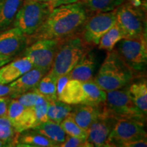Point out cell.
<instances>
[{
	"label": "cell",
	"mask_w": 147,
	"mask_h": 147,
	"mask_svg": "<svg viewBox=\"0 0 147 147\" xmlns=\"http://www.w3.org/2000/svg\"><path fill=\"white\" fill-rule=\"evenodd\" d=\"M57 78L48 72L40 79L33 90L48 101L57 100Z\"/></svg>",
	"instance_id": "obj_24"
},
{
	"label": "cell",
	"mask_w": 147,
	"mask_h": 147,
	"mask_svg": "<svg viewBox=\"0 0 147 147\" xmlns=\"http://www.w3.org/2000/svg\"><path fill=\"white\" fill-rule=\"evenodd\" d=\"M69 79L70 78H69L68 74L62 75V76L58 77L57 80V96Z\"/></svg>",
	"instance_id": "obj_35"
},
{
	"label": "cell",
	"mask_w": 147,
	"mask_h": 147,
	"mask_svg": "<svg viewBox=\"0 0 147 147\" xmlns=\"http://www.w3.org/2000/svg\"><path fill=\"white\" fill-rule=\"evenodd\" d=\"M47 3L38 0H24L20 7L14 27L21 30L27 37L34 34L51 12Z\"/></svg>",
	"instance_id": "obj_6"
},
{
	"label": "cell",
	"mask_w": 147,
	"mask_h": 147,
	"mask_svg": "<svg viewBox=\"0 0 147 147\" xmlns=\"http://www.w3.org/2000/svg\"><path fill=\"white\" fill-rule=\"evenodd\" d=\"M128 88L129 93L136 106L145 115L147 113V83L145 78L134 82Z\"/></svg>",
	"instance_id": "obj_22"
},
{
	"label": "cell",
	"mask_w": 147,
	"mask_h": 147,
	"mask_svg": "<svg viewBox=\"0 0 147 147\" xmlns=\"http://www.w3.org/2000/svg\"><path fill=\"white\" fill-rule=\"evenodd\" d=\"M12 95V89L9 84H3L0 83V97H10Z\"/></svg>",
	"instance_id": "obj_36"
},
{
	"label": "cell",
	"mask_w": 147,
	"mask_h": 147,
	"mask_svg": "<svg viewBox=\"0 0 147 147\" xmlns=\"http://www.w3.org/2000/svg\"><path fill=\"white\" fill-rule=\"evenodd\" d=\"M24 0H0V32L11 28Z\"/></svg>",
	"instance_id": "obj_19"
},
{
	"label": "cell",
	"mask_w": 147,
	"mask_h": 147,
	"mask_svg": "<svg viewBox=\"0 0 147 147\" xmlns=\"http://www.w3.org/2000/svg\"><path fill=\"white\" fill-rule=\"evenodd\" d=\"M12 60V59L0 54V67H2L3 65H5V64L9 63V62H10Z\"/></svg>",
	"instance_id": "obj_37"
},
{
	"label": "cell",
	"mask_w": 147,
	"mask_h": 147,
	"mask_svg": "<svg viewBox=\"0 0 147 147\" xmlns=\"http://www.w3.org/2000/svg\"><path fill=\"white\" fill-rule=\"evenodd\" d=\"M72 105L65 104L59 100L49 101L47 116L48 119L60 124L61 122L68 117Z\"/></svg>",
	"instance_id": "obj_26"
},
{
	"label": "cell",
	"mask_w": 147,
	"mask_h": 147,
	"mask_svg": "<svg viewBox=\"0 0 147 147\" xmlns=\"http://www.w3.org/2000/svg\"><path fill=\"white\" fill-rule=\"evenodd\" d=\"M61 40L58 39L36 40L25 49L24 57L30 60L33 67L39 69L47 74L52 66Z\"/></svg>",
	"instance_id": "obj_9"
},
{
	"label": "cell",
	"mask_w": 147,
	"mask_h": 147,
	"mask_svg": "<svg viewBox=\"0 0 147 147\" xmlns=\"http://www.w3.org/2000/svg\"><path fill=\"white\" fill-rule=\"evenodd\" d=\"M32 68V62L26 57L11 61L0 67V83L10 84Z\"/></svg>",
	"instance_id": "obj_15"
},
{
	"label": "cell",
	"mask_w": 147,
	"mask_h": 147,
	"mask_svg": "<svg viewBox=\"0 0 147 147\" xmlns=\"http://www.w3.org/2000/svg\"><path fill=\"white\" fill-rule=\"evenodd\" d=\"M102 111L110 118L135 119L144 122L146 115L136 106L129 93L127 86L106 92V100L102 106Z\"/></svg>",
	"instance_id": "obj_5"
},
{
	"label": "cell",
	"mask_w": 147,
	"mask_h": 147,
	"mask_svg": "<svg viewBox=\"0 0 147 147\" xmlns=\"http://www.w3.org/2000/svg\"><path fill=\"white\" fill-rule=\"evenodd\" d=\"M60 125L67 136L80 139L87 140L88 134L87 130L80 127L69 116L63 119L61 122Z\"/></svg>",
	"instance_id": "obj_29"
},
{
	"label": "cell",
	"mask_w": 147,
	"mask_h": 147,
	"mask_svg": "<svg viewBox=\"0 0 147 147\" xmlns=\"http://www.w3.org/2000/svg\"><path fill=\"white\" fill-rule=\"evenodd\" d=\"M131 4L135 7H138L140 5V0H130Z\"/></svg>",
	"instance_id": "obj_38"
},
{
	"label": "cell",
	"mask_w": 147,
	"mask_h": 147,
	"mask_svg": "<svg viewBox=\"0 0 147 147\" xmlns=\"http://www.w3.org/2000/svg\"><path fill=\"white\" fill-rule=\"evenodd\" d=\"M32 129L56 143L57 146L63 142L67 136L60 124L50 120L38 124Z\"/></svg>",
	"instance_id": "obj_21"
},
{
	"label": "cell",
	"mask_w": 147,
	"mask_h": 147,
	"mask_svg": "<svg viewBox=\"0 0 147 147\" xmlns=\"http://www.w3.org/2000/svg\"><path fill=\"white\" fill-rule=\"evenodd\" d=\"M48 105H49V101L41 96L33 107L38 124L47 122L49 120L47 116Z\"/></svg>",
	"instance_id": "obj_30"
},
{
	"label": "cell",
	"mask_w": 147,
	"mask_h": 147,
	"mask_svg": "<svg viewBox=\"0 0 147 147\" xmlns=\"http://www.w3.org/2000/svg\"><path fill=\"white\" fill-rule=\"evenodd\" d=\"M40 97L41 95H40L37 92L34 90H31L20 95L19 96L14 99H16L20 104L25 107L33 108Z\"/></svg>",
	"instance_id": "obj_31"
},
{
	"label": "cell",
	"mask_w": 147,
	"mask_h": 147,
	"mask_svg": "<svg viewBox=\"0 0 147 147\" xmlns=\"http://www.w3.org/2000/svg\"><path fill=\"white\" fill-rule=\"evenodd\" d=\"M89 47L84 44L79 33L61 40L49 73L57 78L68 74Z\"/></svg>",
	"instance_id": "obj_3"
},
{
	"label": "cell",
	"mask_w": 147,
	"mask_h": 147,
	"mask_svg": "<svg viewBox=\"0 0 147 147\" xmlns=\"http://www.w3.org/2000/svg\"><path fill=\"white\" fill-rule=\"evenodd\" d=\"M124 38L123 33L116 23L107 32L103 35L97 45L100 49L110 51L113 50L117 43Z\"/></svg>",
	"instance_id": "obj_27"
},
{
	"label": "cell",
	"mask_w": 147,
	"mask_h": 147,
	"mask_svg": "<svg viewBox=\"0 0 147 147\" xmlns=\"http://www.w3.org/2000/svg\"><path fill=\"white\" fill-rule=\"evenodd\" d=\"M102 105L97 106L87 104L72 105L69 117L80 127L87 131L91 124L100 115Z\"/></svg>",
	"instance_id": "obj_17"
},
{
	"label": "cell",
	"mask_w": 147,
	"mask_h": 147,
	"mask_svg": "<svg viewBox=\"0 0 147 147\" xmlns=\"http://www.w3.org/2000/svg\"><path fill=\"white\" fill-rule=\"evenodd\" d=\"M7 117L18 133L34 128L38 125L33 108L25 107L16 99H11Z\"/></svg>",
	"instance_id": "obj_11"
},
{
	"label": "cell",
	"mask_w": 147,
	"mask_h": 147,
	"mask_svg": "<svg viewBox=\"0 0 147 147\" xmlns=\"http://www.w3.org/2000/svg\"><path fill=\"white\" fill-rule=\"evenodd\" d=\"M61 147H89L92 146L87 140L78 138L67 136L65 140L59 145Z\"/></svg>",
	"instance_id": "obj_32"
},
{
	"label": "cell",
	"mask_w": 147,
	"mask_h": 147,
	"mask_svg": "<svg viewBox=\"0 0 147 147\" xmlns=\"http://www.w3.org/2000/svg\"><path fill=\"white\" fill-rule=\"evenodd\" d=\"M11 99L9 96L0 97V117H7V112Z\"/></svg>",
	"instance_id": "obj_34"
},
{
	"label": "cell",
	"mask_w": 147,
	"mask_h": 147,
	"mask_svg": "<svg viewBox=\"0 0 147 147\" xmlns=\"http://www.w3.org/2000/svg\"><path fill=\"white\" fill-rule=\"evenodd\" d=\"M45 74V71L33 67L14 81L8 84L12 89L11 98L14 99L25 92L34 89Z\"/></svg>",
	"instance_id": "obj_14"
},
{
	"label": "cell",
	"mask_w": 147,
	"mask_h": 147,
	"mask_svg": "<svg viewBox=\"0 0 147 147\" xmlns=\"http://www.w3.org/2000/svg\"><path fill=\"white\" fill-rule=\"evenodd\" d=\"M134 78V73L113 49L108 51L93 81L108 92L127 87Z\"/></svg>",
	"instance_id": "obj_2"
},
{
	"label": "cell",
	"mask_w": 147,
	"mask_h": 147,
	"mask_svg": "<svg viewBox=\"0 0 147 147\" xmlns=\"http://www.w3.org/2000/svg\"><path fill=\"white\" fill-rule=\"evenodd\" d=\"M87 18L88 12L79 1L53 8L36 32L27 37L28 45L38 40H62L78 34Z\"/></svg>",
	"instance_id": "obj_1"
},
{
	"label": "cell",
	"mask_w": 147,
	"mask_h": 147,
	"mask_svg": "<svg viewBox=\"0 0 147 147\" xmlns=\"http://www.w3.org/2000/svg\"><path fill=\"white\" fill-rule=\"evenodd\" d=\"M107 146L146 147L147 142L144 122L135 119L117 120L108 136Z\"/></svg>",
	"instance_id": "obj_4"
},
{
	"label": "cell",
	"mask_w": 147,
	"mask_h": 147,
	"mask_svg": "<svg viewBox=\"0 0 147 147\" xmlns=\"http://www.w3.org/2000/svg\"><path fill=\"white\" fill-rule=\"evenodd\" d=\"M38 1H43L47 3L49 8L53 10V8L60 6V5L78 2L80 0H38Z\"/></svg>",
	"instance_id": "obj_33"
},
{
	"label": "cell",
	"mask_w": 147,
	"mask_h": 147,
	"mask_svg": "<svg viewBox=\"0 0 147 147\" xmlns=\"http://www.w3.org/2000/svg\"><path fill=\"white\" fill-rule=\"evenodd\" d=\"M1 146H6V145L3 142H2L1 140H0V147Z\"/></svg>",
	"instance_id": "obj_39"
},
{
	"label": "cell",
	"mask_w": 147,
	"mask_h": 147,
	"mask_svg": "<svg viewBox=\"0 0 147 147\" xmlns=\"http://www.w3.org/2000/svg\"><path fill=\"white\" fill-rule=\"evenodd\" d=\"M116 120L102 111L87 129V141L92 146H108L107 141Z\"/></svg>",
	"instance_id": "obj_13"
},
{
	"label": "cell",
	"mask_w": 147,
	"mask_h": 147,
	"mask_svg": "<svg viewBox=\"0 0 147 147\" xmlns=\"http://www.w3.org/2000/svg\"><path fill=\"white\" fill-rule=\"evenodd\" d=\"M27 45L28 38L17 27H11L0 32V54L13 59Z\"/></svg>",
	"instance_id": "obj_12"
},
{
	"label": "cell",
	"mask_w": 147,
	"mask_h": 147,
	"mask_svg": "<svg viewBox=\"0 0 147 147\" xmlns=\"http://www.w3.org/2000/svg\"><path fill=\"white\" fill-rule=\"evenodd\" d=\"M116 51L134 73L142 72L146 69L147 62L146 33L120 40Z\"/></svg>",
	"instance_id": "obj_7"
},
{
	"label": "cell",
	"mask_w": 147,
	"mask_h": 147,
	"mask_svg": "<svg viewBox=\"0 0 147 147\" xmlns=\"http://www.w3.org/2000/svg\"><path fill=\"white\" fill-rule=\"evenodd\" d=\"M16 146L54 147L57 145L47 137L30 129L19 134Z\"/></svg>",
	"instance_id": "obj_20"
},
{
	"label": "cell",
	"mask_w": 147,
	"mask_h": 147,
	"mask_svg": "<svg viewBox=\"0 0 147 147\" xmlns=\"http://www.w3.org/2000/svg\"><path fill=\"white\" fill-rule=\"evenodd\" d=\"M85 100L83 104L92 106H101L106 100V92L99 87L93 80L82 82Z\"/></svg>",
	"instance_id": "obj_23"
},
{
	"label": "cell",
	"mask_w": 147,
	"mask_h": 147,
	"mask_svg": "<svg viewBox=\"0 0 147 147\" xmlns=\"http://www.w3.org/2000/svg\"><path fill=\"white\" fill-rule=\"evenodd\" d=\"M57 100L69 105L83 104L85 95L82 82L74 79H69L58 95Z\"/></svg>",
	"instance_id": "obj_18"
},
{
	"label": "cell",
	"mask_w": 147,
	"mask_h": 147,
	"mask_svg": "<svg viewBox=\"0 0 147 147\" xmlns=\"http://www.w3.org/2000/svg\"><path fill=\"white\" fill-rule=\"evenodd\" d=\"M116 24V9L106 12L93 14L87 18L80 29V36L85 45L94 47L105 33Z\"/></svg>",
	"instance_id": "obj_8"
},
{
	"label": "cell",
	"mask_w": 147,
	"mask_h": 147,
	"mask_svg": "<svg viewBox=\"0 0 147 147\" xmlns=\"http://www.w3.org/2000/svg\"><path fill=\"white\" fill-rule=\"evenodd\" d=\"M116 23L123 33L125 38H132L146 33L144 15L137 7L123 3L116 9Z\"/></svg>",
	"instance_id": "obj_10"
},
{
	"label": "cell",
	"mask_w": 147,
	"mask_h": 147,
	"mask_svg": "<svg viewBox=\"0 0 147 147\" xmlns=\"http://www.w3.org/2000/svg\"><path fill=\"white\" fill-rule=\"evenodd\" d=\"M96 65V58L95 53L89 49L84 53L68 74L70 79L78 80L83 82L92 80Z\"/></svg>",
	"instance_id": "obj_16"
},
{
	"label": "cell",
	"mask_w": 147,
	"mask_h": 147,
	"mask_svg": "<svg viewBox=\"0 0 147 147\" xmlns=\"http://www.w3.org/2000/svg\"><path fill=\"white\" fill-rule=\"evenodd\" d=\"M19 134L8 117H0V140L4 142L6 146H16Z\"/></svg>",
	"instance_id": "obj_28"
},
{
	"label": "cell",
	"mask_w": 147,
	"mask_h": 147,
	"mask_svg": "<svg viewBox=\"0 0 147 147\" xmlns=\"http://www.w3.org/2000/svg\"><path fill=\"white\" fill-rule=\"evenodd\" d=\"M87 12L93 14L106 12L117 9L124 0H80Z\"/></svg>",
	"instance_id": "obj_25"
}]
</instances>
